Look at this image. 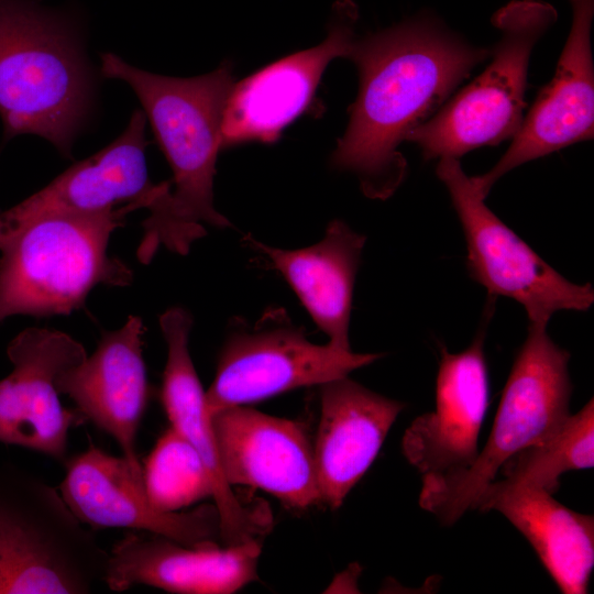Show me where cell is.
Returning <instances> with one entry per match:
<instances>
[{"instance_id":"1","label":"cell","mask_w":594,"mask_h":594,"mask_svg":"<svg viewBox=\"0 0 594 594\" xmlns=\"http://www.w3.org/2000/svg\"><path fill=\"white\" fill-rule=\"evenodd\" d=\"M490 55L430 12L355 36L345 58L358 68L359 92L332 167L354 174L369 198L392 196L407 174L399 145Z\"/></svg>"},{"instance_id":"2","label":"cell","mask_w":594,"mask_h":594,"mask_svg":"<svg viewBox=\"0 0 594 594\" xmlns=\"http://www.w3.org/2000/svg\"><path fill=\"white\" fill-rule=\"evenodd\" d=\"M101 72L134 90L173 170L174 191L154 204L143 222L139 258L148 263L161 245L186 254L206 234L204 223L230 226L213 206L212 186L223 111L234 85L232 65L226 61L209 74L175 78L141 70L107 53Z\"/></svg>"},{"instance_id":"3","label":"cell","mask_w":594,"mask_h":594,"mask_svg":"<svg viewBox=\"0 0 594 594\" xmlns=\"http://www.w3.org/2000/svg\"><path fill=\"white\" fill-rule=\"evenodd\" d=\"M132 209L46 216L18 231L0 248V321L68 315L97 285H130L132 270L108 245Z\"/></svg>"},{"instance_id":"4","label":"cell","mask_w":594,"mask_h":594,"mask_svg":"<svg viewBox=\"0 0 594 594\" xmlns=\"http://www.w3.org/2000/svg\"><path fill=\"white\" fill-rule=\"evenodd\" d=\"M109 552L38 476L0 469V594H86Z\"/></svg>"},{"instance_id":"5","label":"cell","mask_w":594,"mask_h":594,"mask_svg":"<svg viewBox=\"0 0 594 594\" xmlns=\"http://www.w3.org/2000/svg\"><path fill=\"white\" fill-rule=\"evenodd\" d=\"M570 354L547 333V326L529 323L505 384L487 441L474 463L461 473L422 480L419 505L451 526L474 510L502 465L537 442L570 415Z\"/></svg>"},{"instance_id":"6","label":"cell","mask_w":594,"mask_h":594,"mask_svg":"<svg viewBox=\"0 0 594 594\" xmlns=\"http://www.w3.org/2000/svg\"><path fill=\"white\" fill-rule=\"evenodd\" d=\"M88 81L68 34L15 0H0V116L6 136L32 133L68 155Z\"/></svg>"},{"instance_id":"7","label":"cell","mask_w":594,"mask_h":594,"mask_svg":"<svg viewBox=\"0 0 594 594\" xmlns=\"http://www.w3.org/2000/svg\"><path fill=\"white\" fill-rule=\"evenodd\" d=\"M557 18L554 7L542 0H513L501 7L492 16L499 40L491 50L488 65L407 141L416 143L426 160H459L481 146L513 139L527 106L530 55Z\"/></svg>"},{"instance_id":"8","label":"cell","mask_w":594,"mask_h":594,"mask_svg":"<svg viewBox=\"0 0 594 594\" xmlns=\"http://www.w3.org/2000/svg\"><path fill=\"white\" fill-rule=\"evenodd\" d=\"M233 326L206 392L211 416L296 388L320 386L382 356L315 344L282 308H270L254 324L234 319Z\"/></svg>"},{"instance_id":"9","label":"cell","mask_w":594,"mask_h":594,"mask_svg":"<svg viewBox=\"0 0 594 594\" xmlns=\"http://www.w3.org/2000/svg\"><path fill=\"white\" fill-rule=\"evenodd\" d=\"M436 173L463 229L469 273L490 295L516 300L529 323L544 326L557 311H585L592 306L593 286L568 280L501 221L458 158H439Z\"/></svg>"},{"instance_id":"10","label":"cell","mask_w":594,"mask_h":594,"mask_svg":"<svg viewBox=\"0 0 594 594\" xmlns=\"http://www.w3.org/2000/svg\"><path fill=\"white\" fill-rule=\"evenodd\" d=\"M7 353L12 371L0 381V441L65 463L69 430L85 418L63 406L56 381L87 356L85 348L62 331L28 328Z\"/></svg>"},{"instance_id":"11","label":"cell","mask_w":594,"mask_h":594,"mask_svg":"<svg viewBox=\"0 0 594 594\" xmlns=\"http://www.w3.org/2000/svg\"><path fill=\"white\" fill-rule=\"evenodd\" d=\"M358 7L333 6L328 35L319 45L280 58L234 82L223 111L222 148L249 142L272 143L314 100L327 66L346 57L355 38Z\"/></svg>"},{"instance_id":"12","label":"cell","mask_w":594,"mask_h":594,"mask_svg":"<svg viewBox=\"0 0 594 594\" xmlns=\"http://www.w3.org/2000/svg\"><path fill=\"white\" fill-rule=\"evenodd\" d=\"M64 464L66 472L58 491L72 513L89 528L144 531L189 547L220 540L215 504L193 510H160L150 501L143 477L123 455L90 444Z\"/></svg>"},{"instance_id":"13","label":"cell","mask_w":594,"mask_h":594,"mask_svg":"<svg viewBox=\"0 0 594 594\" xmlns=\"http://www.w3.org/2000/svg\"><path fill=\"white\" fill-rule=\"evenodd\" d=\"M571 29L551 80L542 87L496 164L471 177L480 197L514 168L578 142L593 139L594 65L591 28L594 0H569Z\"/></svg>"},{"instance_id":"14","label":"cell","mask_w":594,"mask_h":594,"mask_svg":"<svg viewBox=\"0 0 594 594\" xmlns=\"http://www.w3.org/2000/svg\"><path fill=\"white\" fill-rule=\"evenodd\" d=\"M226 481L262 490L296 510L322 503L314 447L301 424L249 405L211 416Z\"/></svg>"},{"instance_id":"15","label":"cell","mask_w":594,"mask_h":594,"mask_svg":"<svg viewBox=\"0 0 594 594\" xmlns=\"http://www.w3.org/2000/svg\"><path fill=\"white\" fill-rule=\"evenodd\" d=\"M145 114L135 111L124 132L103 150L73 165L46 187L0 213V248L28 223L46 216L95 213L119 204L150 208L170 191L150 182Z\"/></svg>"},{"instance_id":"16","label":"cell","mask_w":594,"mask_h":594,"mask_svg":"<svg viewBox=\"0 0 594 594\" xmlns=\"http://www.w3.org/2000/svg\"><path fill=\"white\" fill-rule=\"evenodd\" d=\"M481 332L462 352L441 351L436 408L405 430L402 450L422 480L466 471L479 454L488 405V377Z\"/></svg>"},{"instance_id":"17","label":"cell","mask_w":594,"mask_h":594,"mask_svg":"<svg viewBox=\"0 0 594 594\" xmlns=\"http://www.w3.org/2000/svg\"><path fill=\"white\" fill-rule=\"evenodd\" d=\"M160 326L167 344L162 404L170 428L199 453L206 465L220 518V540L222 544H237L261 538L272 526L268 509L243 502L222 473L206 392L188 346L191 316L184 308L173 307L160 317Z\"/></svg>"},{"instance_id":"18","label":"cell","mask_w":594,"mask_h":594,"mask_svg":"<svg viewBox=\"0 0 594 594\" xmlns=\"http://www.w3.org/2000/svg\"><path fill=\"white\" fill-rule=\"evenodd\" d=\"M260 539L189 547L128 531L109 551L103 583L114 592L148 585L177 594H231L257 579Z\"/></svg>"},{"instance_id":"19","label":"cell","mask_w":594,"mask_h":594,"mask_svg":"<svg viewBox=\"0 0 594 594\" xmlns=\"http://www.w3.org/2000/svg\"><path fill=\"white\" fill-rule=\"evenodd\" d=\"M144 326L138 316L107 332L96 351L59 374L56 386L76 410L111 436L135 474L143 477L136 438L148 400L143 359Z\"/></svg>"},{"instance_id":"20","label":"cell","mask_w":594,"mask_h":594,"mask_svg":"<svg viewBox=\"0 0 594 594\" xmlns=\"http://www.w3.org/2000/svg\"><path fill=\"white\" fill-rule=\"evenodd\" d=\"M405 405L348 376L320 385L312 443L322 503L338 509L376 459Z\"/></svg>"},{"instance_id":"21","label":"cell","mask_w":594,"mask_h":594,"mask_svg":"<svg viewBox=\"0 0 594 594\" xmlns=\"http://www.w3.org/2000/svg\"><path fill=\"white\" fill-rule=\"evenodd\" d=\"M475 509L505 516L532 546L562 593H587L594 565V519L541 488L494 480Z\"/></svg>"},{"instance_id":"22","label":"cell","mask_w":594,"mask_h":594,"mask_svg":"<svg viewBox=\"0 0 594 594\" xmlns=\"http://www.w3.org/2000/svg\"><path fill=\"white\" fill-rule=\"evenodd\" d=\"M246 241L280 273L330 344L351 350L349 326L353 287L365 235L341 220H332L323 238L307 248L284 250L252 237Z\"/></svg>"},{"instance_id":"23","label":"cell","mask_w":594,"mask_h":594,"mask_svg":"<svg viewBox=\"0 0 594 594\" xmlns=\"http://www.w3.org/2000/svg\"><path fill=\"white\" fill-rule=\"evenodd\" d=\"M593 465L594 403L591 398L546 437L510 457L498 473L505 481L554 494L563 473Z\"/></svg>"},{"instance_id":"24","label":"cell","mask_w":594,"mask_h":594,"mask_svg":"<svg viewBox=\"0 0 594 594\" xmlns=\"http://www.w3.org/2000/svg\"><path fill=\"white\" fill-rule=\"evenodd\" d=\"M142 469L146 494L160 510L180 512L212 497L201 457L172 428L157 440Z\"/></svg>"}]
</instances>
